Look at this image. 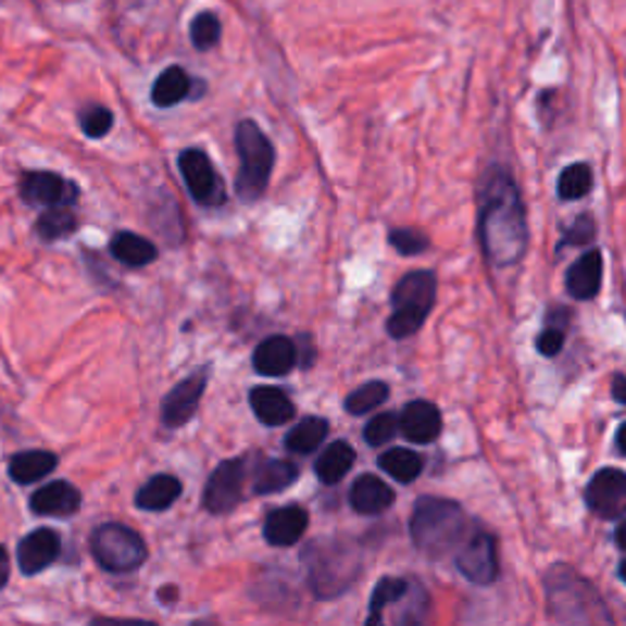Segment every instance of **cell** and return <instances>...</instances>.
I'll return each mask as SVG.
<instances>
[{"label":"cell","instance_id":"60d3db41","mask_svg":"<svg viewBox=\"0 0 626 626\" xmlns=\"http://www.w3.org/2000/svg\"><path fill=\"white\" fill-rule=\"evenodd\" d=\"M10 577V558L3 546H0V590H3Z\"/></svg>","mask_w":626,"mask_h":626},{"label":"cell","instance_id":"7bdbcfd3","mask_svg":"<svg viewBox=\"0 0 626 626\" xmlns=\"http://www.w3.org/2000/svg\"><path fill=\"white\" fill-rule=\"evenodd\" d=\"M176 594H179V592H176V587H174V585H166V587H164V590L160 592V600H164V602H170V600H174V597H176Z\"/></svg>","mask_w":626,"mask_h":626},{"label":"cell","instance_id":"ffe728a7","mask_svg":"<svg viewBox=\"0 0 626 626\" xmlns=\"http://www.w3.org/2000/svg\"><path fill=\"white\" fill-rule=\"evenodd\" d=\"M250 406L264 426H284L297 414L287 391L277 387H254L250 391Z\"/></svg>","mask_w":626,"mask_h":626},{"label":"cell","instance_id":"836d02e7","mask_svg":"<svg viewBox=\"0 0 626 626\" xmlns=\"http://www.w3.org/2000/svg\"><path fill=\"white\" fill-rule=\"evenodd\" d=\"M221 39V20L213 13H199L191 20V45L196 49H211L218 45Z\"/></svg>","mask_w":626,"mask_h":626},{"label":"cell","instance_id":"2e32d148","mask_svg":"<svg viewBox=\"0 0 626 626\" xmlns=\"http://www.w3.org/2000/svg\"><path fill=\"white\" fill-rule=\"evenodd\" d=\"M297 365V346L284 336H272L254 348L252 367L264 377H281Z\"/></svg>","mask_w":626,"mask_h":626},{"label":"cell","instance_id":"f546056e","mask_svg":"<svg viewBox=\"0 0 626 626\" xmlns=\"http://www.w3.org/2000/svg\"><path fill=\"white\" fill-rule=\"evenodd\" d=\"M406 592H409V583L404 580V577H381L375 587V592H372L367 624L381 622V614H385L387 606L404 600Z\"/></svg>","mask_w":626,"mask_h":626},{"label":"cell","instance_id":"83f0119b","mask_svg":"<svg viewBox=\"0 0 626 626\" xmlns=\"http://www.w3.org/2000/svg\"><path fill=\"white\" fill-rule=\"evenodd\" d=\"M326 436H328V421L321 416H309L299 421V424L289 430L287 438H284V446H287V450H291V453L309 455L313 450H318Z\"/></svg>","mask_w":626,"mask_h":626},{"label":"cell","instance_id":"8992f818","mask_svg":"<svg viewBox=\"0 0 626 626\" xmlns=\"http://www.w3.org/2000/svg\"><path fill=\"white\" fill-rule=\"evenodd\" d=\"M436 301V277L434 272L416 270L401 277L399 284L391 291V303H395V313L387 321V333L395 340L409 338L424 326L428 318V311Z\"/></svg>","mask_w":626,"mask_h":626},{"label":"cell","instance_id":"d4e9b609","mask_svg":"<svg viewBox=\"0 0 626 626\" xmlns=\"http://www.w3.org/2000/svg\"><path fill=\"white\" fill-rule=\"evenodd\" d=\"M111 254L117 262L127 264V267H145V264L156 260V248L154 242L142 238V235L123 230L111 240Z\"/></svg>","mask_w":626,"mask_h":626},{"label":"cell","instance_id":"1f68e13d","mask_svg":"<svg viewBox=\"0 0 626 626\" xmlns=\"http://www.w3.org/2000/svg\"><path fill=\"white\" fill-rule=\"evenodd\" d=\"M592 191V170L583 162L565 166L558 179V196L563 201H577Z\"/></svg>","mask_w":626,"mask_h":626},{"label":"cell","instance_id":"8fae6325","mask_svg":"<svg viewBox=\"0 0 626 626\" xmlns=\"http://www.w3.org/2000/svg\"><path fill=\"white\" fill-rule=\"evenodd\" d=\"M585 502L597 516L619 518L626 514V473L604 467L585 489Z\"/></svg>","mask_w":626,"mask_h":626},{"label":"cell","instance_id":"6da1fadb","mask_svg":"<svg viewBox=\"0 0 626 626\" xmlns=\"http://www.w3.org/2000/svg\"><path fill=\"white\" fill-rule=\"evenodd\" d=\"M479 240L489 262L497 267H512L526 252L528 228L522 193L512 176L502 170H492L483 181Z\"/></svg>","mask_w":626,"mask_h":626},{"label":"cell","instance_id":"44dd1931","mask_svg":"<svg viewBox=\"0 0 626 626\" xmlns=\"http://www.w3.org/2000/svg\"><path fill=\"white\" fill-rule=\"evenodd\" d=\"M391 502H395V492L375 475L358 477L350 489V504L358 514H381Z\"/></svg>","mask_w":626,"mask_h":626},{"label":"cell","instance_id":"7a4b0ae2","mask_svg":"<svg viewBox=\"0 0 626 626\" xmlns=\"http://www.w3.org/2000/svg\"><path fill=\"white\" fill-rule=\"evenodd\" d=\"M467 536L463 506L450 499L421 497L411 514V538L421 553L440 558L458 551Z\"/></svg>","mask_w":626,"mask_h":626},{"label":"cell","instance_id":"7402d4cb","mask_svg":"<svg viewBox=\"0 0 626 626\" xmlns=\"http://www.w3.org/2000/svg\"><path fill=\"white\" fill-rule=\"evenodd\" d=\"M181 497V483L174 475H156L142 485L135 497V504L145 512H164Z\"/></svg>","mask_w":626,"mask_h":626},{"label":"cell","instance_id":"d6a6232c","mask_svg":"<svg viewBox=\"0 0 626 626\" xmlns=\"http://www.w3.org/2000/svg\"><path fill=\"white\" fill-rule=\"evenodd\" d=\"M76 230V218L74 213L68 211V205H57V209H49L47 213L39 215L37 221V233L39 238L52 242L59 238H68Z\"/></svg>","mask_w":626,"mask_h":626},{"label":"cell","instance_id":"603a6c76","mask_svg":"<svg viewBox=\"0 0 626 626\" xmlns=\"http://www.w3.org/2000/svg\"><path fill=\"white\" fill-rule=\"evenodd\" d=\"M355 465V450L346 440H336L316 460V475L323 485H336Z\"/></svg>","mask_w":626,"mask_h":626},{"label":"cell","instance_id":"f35d334b","mask_svg":"<svg viewBox=\"0 0 626 626\" xmlns=\"http://www.w3.org/2000/svg\"><path fill=\"white\" fill-rule=\"evenodd\" d=\"M565 342V328L563 326H548L536 340V348L543 358H555L563 350Z\"/></svg>","mask_w":626,"mask_h":626},{"label":"cell","instance_id":"ba28073f","mask_svg":"<svg viewBox=\"0 0 626 626\" xmlns=\"http://www.w3.org/2000/svg\"><path fill=\"white\" fill-rule=\"evenodd\" d=\"M179 170L186 189H189L196 203L213 209V205H223L225 199H228V196H225V184L209 156H205V152L184 150L179 154Z\"/></svg>","mask_w":626,"mask_h":626},{"label":"cell","instance_id":"4dcf8cb0","mask_svg":"<svg viewBox=\"0 0 626 626\" xmlns=\"http://www.w3.org/2000/svg\"><path fill=\"white\" fill-rule=\"evenodd\" d=\"M387 397H389L387 381L372 379V381H367V385H362L355 391H350L348 399H346V411L352 416H362V414H367V411L385 404Z\"/></svg>","mask_w":626,"mask_h":626},{"label":"cell","instance_id":"74e56055","mask_svg":"<svg viewBox=\"0 0 626 626\" xmlns=\"http://www.w3.org/2000/svg\"><path fill=\"white\" fill-rule=\"evenodd\" d=\"M592 238H594V221L590 218V215H580V218L573 223V228L565 233V238L561 240V245H558V250L567 248V245H585Z\"/></svg>","mask_w":626,"mask_h":626},{"label":"cell","instance_id":"ab89813d","mask_svg":"<svg viewBox=\"0 0 626 626\" xmlns=\"http://www.w3.org/2000/svg\"><path fill=\"white\" fill-rule=\"evenodd\" d=\"M612 395L619 404H626V375H616L612 379Z\"/></svg>","mask_w":626,"mask_h":626},{"label":"cell","instance_id":"52a82bcc","mask_svg":"<svg viewBox=\"0 0 626 626\" xmlns=\"http://www.w3.org/2000/svg\"><path fill=\"white\" fill-rule=\"evenodd\" d=\"M96 563L108 573H133L147 561V546L140 534L123 524H103L91 534Z\"/></svg>","mask_w":626,"mask_h":626},{"label":"cell","instance_id":"5bb4252c","mask_svg":"<svg viewBox=\"0 0 626 626\" xmlns=\"http://www.w3.org/2000/svg\"><path fill=\"white\" fill-rule=\"evenodd\" d=\"M440 428H443V418H440L438 406L424 399L409 401L399 416V430L411 443H434L440 436Z\"/></svg>","mask_w":626,"mask_h":626},{"label":"cell","instance_id":"9c48e42d","mask_svg":"<svg viewBox=\"0 0 626 626\" xmlns=\"http://www.w3.org/2000/svg\"><path fill=\"white\" fill-rule=\"evenodd\" d=\"M455 563L458 571L463 573L470 583L492 585L499 577L494 536L487 531H475L473 536L465 538L455 555Z\"/></svg>","mask_w":626,"mask_h":626},{"label":"cell","instance_id":"f6af8a7d","mask_svg":"<svg viewBox=\"0 0 626 626\" xmlns=\"http://www.w3.org/2000/svg\"><path fill=\"white\" fill-rule=\"evenodd\" d=\"M619 577L626 583V561H622V565H619Z\"/></svg>","mask_w":626,"mask_h":626},{"label":"cell","instance_id":"cb8c5ba5","mask_svg":"<svg viewBox=\"0 0 626 626\" xmlns=\"http://www.w3.org/2000/svg\"><path fill=\"white\" fill-rule=\"evenodd\" d=\"M57 463V455L49 453V450H27V453H20L10 460V477L17 485H33L52 473Z\"/></svg>","mask_w":626,"mask_h":626},{"label":"cell","instance_id":"9a60e30c","mask_svg":"<svg viewBox=\"0 0 626 626\" xmlns=\"http://www.w3.org/2000/svg\"><path fill=\"white\" fill-rule=\"evenodd\" d=\"M59 551H62V543H59V536L52 528H37V531L27 534L17 546L20 571L25 575L42 573L45 567L57 561Z\"/></svg>","mask_w":626,"mask_h":626},{"label":"cell","instance_id":"8d00e7d4","mask_svg":"<svg viewBox=\"0 0 626 626\" xmlns=\"http://www.w3.org/2000/svg\"><path fill=\"white\" fill-rule=\"evenodd\" d=\"M391 248L401 254H418L428 248V238L421 230L414 228H397L389 233Z\"/></svg>","mask_w":626,"mask_h":626},{"label":"cell","instance_id":"484cf974","mask_svg":"<svg viewBox=\"0 0 626 626\" xmlns=\"http://www.w3.org/2000/svg\"><path fill=\"white\" fill-rule=\"evenodd\" d=\"M297 477L299 467L289 460H264L258 473H254L252 487L258 494H274L297 483Z\"/></svg>","mask_w":626,"mask_h":626},{"label":"cell","instance_id":"f1b7e54d","mask_svg":"<svg viewBox=\"0 0 626 626\" xmlns=\"http://www.w3.org/2000/svg\"><path fill=\"white\" fill-rule=\"evenodd\" d=\"M377 465L385 470L389 477H395L397 483L409 485L421 475V470H424V460H421V455L409 448H391L387 450V453L379 455Z\"/></svg>","mask_w":626,"mask_h":626},{"label":"cell","instance_id":"ac0fdd59","mask_svg":"<svg viewBox=\"0 0 626 626\" xmlns=\"http://www.w3.org/2000/svg\"><path fill=\"white\" fill-rule=\"evenodd\" d=\"M309 528V512L297 504L281 506L264 518V538L272 546H293Z\"/></svg>","mask_w":626,"mask_h":626},{"label":"cell","instance_id":"d590c367","mask_svg":"<svg viewBox=\"0 0 626 626\" xmlns=\"http://www.w3.org/2000/svg\"><path fill=\"white\" fill-rule=\"evenodd\" d=\"M399 434V416L397 414H379L365 426V440L370 446L389 443Z\"/></svg>","mask_w":626,"mask_h":626},{"label":"cell","instance_id":"30bf717a","mask_svg":"<svg viewBox=\"0 0 626 626\" xmlns=\"http://www.w3.org/2000/svg\"><path fill=\"white\" fill-rule=\"evenodd\" d=\"M242 479H245V463L238 460H225L213 470L203 489V506L211 514H228L242 499Z\"/></svg>","mask_w":626,"mask_h":626},{"label":"cell","instance_id":"5b68a950","mask_svg":"<svg viewBox=\"0 0 626 626\" xmlns=\"http://www.w3.org/2000/svg\"><path fill=\"white\" fill-rule=\"evenodd\" d=\"M235 147L240 154V172L235 189L242 201H258L270 184L274 166V147L270 137L260 130L254 121H242L235 127Z\"/></svg>","mask_w":626,"mask_h":626},{"label":"cell","instance_id":"b9f144b4","mask_svg":"<svg viewBox=\"0 0 626 626\" xmlns=\"http://www.w3.org/2000/svg\"><path fill=\"white\" fill-rule=\"evenodd\" d=\"M616 448H619L622 455H626V424H622L619 434H616Z\"/></svg>","mask_w":626,"mask_h":626},{"label":"cell","instance_id":"e0dca14e","mask_svg":"<svg viewBox=\"0 0 626 626\" xmlns=\"http://www.w3.org/2000/svg\"><path fill=\"white\" fill-rule=\"evenodd\" d=\"M602 272L604 260L600 250L585 252L571 270H567L565 287L571 291V297L577 301H590L602 289Z\"/></svg>","mask_w":626,"mask_h":626},{"label":"cell","instance_id":"277c9868","mask_svg":"<svg viewBox=\"0 0 626 626\" xmlns=\"http://www.w3.org/2000/svg\"><path fill=\"white\" fill-rule=\"evenodd\" d=\"M548 602L558 622H612L610 612L604 610L600 594L592 590L590 583H585L580 575L567 571L565 565H555L546 577Z\"/></svg>","mask_w":626,"mask_h":626},{"label":"cell","instance_id":"4316f807","mask_svg":"<svg viewBox=\"0 0 626 626\" xmlns=\"http://www.w3.org/2000/svg\"><path fill=\"white\" fill-rule=\"evenodd\" d=\"M191 93V78L181 66H170L156 76L152 86V103L160 108H172L181 103Z\"/></svg>","mask_w":626,"mask_h":626},{"label":"cell","instance_id":"ee69618b","mask_svg":"<svg viewBox=\"0 0 626 626\" xmlns=\"http://www.w3.org/2000/svg\"><path fill=\"white\" fill-rule=\"evenodd\" d=\"M616 543H619L626 551V522L619 526V531H616Z\"/></svg>","mask_w":626,"mask_h":626},{"label":"cell","instance_id":"4fadbf2b","mask_svg":"<svg viewBox=\"0 0 626 626\" xmlns=\"http://www.w3.org/2000/svg\"><path fill=\"white\" fill-rule=\"evenodd\" d=\"M205 381H209V375L205 372H193L186 379H181L170 395L162 401V424L170 428H179L186 421H191V416L199 409V401L203 397Z\"/></svg>","mask_w":626,"mask_h":626},{"label":"cell","instance_id":"e575fe53","mask_svg":"<svg viewBox=\"0 0 626 626\" xmlns=\"http://www.w3.org/2000/svg\"><path fill=\"white\" fill-rule=\"evenodd\" d=\"M113 127V113L103 105H88L86 111H82V130L88 137H103L111 133Z\"/></svg>","mask_w":626,"mask_h":626},{"label":"cell","instance_id":"3957f363","mask_svg":"<svg viewBox=\"0 0 626 626\" xmlns=\"http://www.w3.org/2000/svg\"><path fill=\"white\" fill-rule=\"evenodd\" d=\"M303 561L309 565V583L318 597H338L358 580L362 571V555L348 538H318L313 541Z\"/></svg>","mask_w":626,"mask_h":626},{"label":"cell","instance_id":"d6986e66","mask_svg":"<svg viewBox=\"0 0 626 626\" xmlns=\"http://www.w3.org/2000/svg\"><path fill=\"white\" fill-rule=\"evenodd\" d=\"M78 506H82V492L72 483L45 485L29 497V509L37 516H72Z\"/></svg>","mask_w":626,"mask_h":626},{"label":"cell","instance_id":"7c38bea8","mask_svg":"<svg viewBox=\"0 0 626 626\" xmlns=\"http://www.w3.org/2000/svg\"><path fill=\"white\" fill-rule=\"evenodd\" d=\"M20 196L29 205H45V209H57V205H72L78 196L76 184L66 181L64 176L54 172H29L23 184H20Z\"/></svg>","mask_w":626,"mask_h":626}]
</instances>
